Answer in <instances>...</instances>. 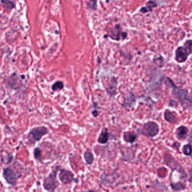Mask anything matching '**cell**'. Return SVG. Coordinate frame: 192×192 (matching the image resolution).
<instances>
[{
  "label": "cell",
  "instance_id": "cell-23",
  "mask_svg": "<svg viewBox=\"0 0 192 192\" xmlns=\"http://www.w3.org/2000/svg\"><path fill=\"white\" fill-rule=\"evenodd\" d=\"M92 114H93V116H94V117H96V116H98V111L97 110L93 111V112H92Z\"/></svg>",
  "mask_w": 192,
  "mask_h": 192
},
{
  "label": "cell",
  "instance_id": "cell-9",
  "mask_svg": "<svg viewBox=\"0 0 192 192\" xmlns=\"http://www.w3.org/2000/svg\"><path fill=\"white\" fill-rule=\"evenodd\" d=\"M174 88V89L172 93L176 98H177L181 101H184L188 99V93L187 90L182 89H178L176 87H175Z\"/></svg>",
  "mask_w": 192,
  "mask_h": 192
},
{
  "label": "cell",
  "instance_id": "cell-4",
  "mask_svg": "<svg viewBox=\"0 0 192 192\" xmlns=\"http://www.w3.org/2000/svg\"><path fill=\"white\" fill-rule=\"evenodd\" d=\"M3 176L7 183L12 186H15L17 184V174L10 167L4 168L3 170Z\"/></svg>",
  "mask_w": 192,
  "mask_h": 192
},
{
  "label": "cell",
  "instance_id": "cell-7",
  "mask_svg": "<svg viewBox=\"0 0 192 192\" xmlns=\"http://www.w3.org/2000/svg\"><path fill=\"white\" fill-rule=\"evenodd\" d=\"M113 40L119 41L124 40L127 37V34L125 32L122 31V28L120 25H116L110 31V33L108 36Z\"/></svg>",
  "mask_w": 192,
  "mask_h": 192
},
{
  "label": "cell",
  "instance_id": "cell-17",
  "mask_svg": "<svg viewBox=\"0 0 192 192\" xmlns=\"http://www.w3.org/2000/svg\"><path fill=\"white\" fill-rule=\"evenodd\" d=\"M84 157L86 163L88 165H91L93 164V161L94 160V156L92 153L91 152L89 151H87L84 154Z\"/></svg>",
  "mask_w": 192,
  "mask_h": 192
},
{
  "label": "cell",
  "instance_id": "cell-16",
  "mask_svg": "<svg viewBox=\"0 0 192 192\" xmlns=\"http://www.w3.org/2000/svg\"><path fill=\"white\" fill-rule=\"evenodd\" d=\"M1 2L5 9L12 10L15 7V3L12 0H1Z\"/></svg>",
  "mask_w": 192,
  "mask_h": 192
},
{
  "label": "cell",
  "instance_id": "cell-18",
  "mask_svg": "<svg viewBox=\"0 0 192 192\" xmlns=\"http://www.w3.org/2000/svg\"><path fill=\"white\" fill-rule=\"evenodd\" d=\"M34 158L37 160L41 162H42V150L40 149V148L37 147L36 148L33 152Z\"/></svg>",
  "mask_w": 192,
  "mask_h": 192
},
{
  "label": "cell",
  "instance_id": "cell-6",
  "mask_svg": "<svg viewBox=\"0 0 192 192\" xmlns=\"http://www.w3.org/2000/svg\"><path fill=\"white\" fill-rule=\"evenodd\" d=\"M59 178L61 182L64 184H69L73 181L74 180V175L73 173L66 169H61L59 174Z\"/></svg>",
  "mask_w": 192,
  "mask_h": 192
},
{
  "label": "cell",
  "instance_id": "cell-25",
  "mask_svg": "<svg viewBox=\"0 0 192 192\" xmlns=\"http://www.w3.org/2000/svg\"><path fill=\"white\" fill-rule=\"evenodd\" d=\"M87 192H96L94 190H88Z\"/></svg>",
  "mask_w": 192,
  "mask_h": 192
},
{
  "label": "cell",
  "instance_id": "cell-21",
  "mask_svg": "<svg viewBox=\"0 0 192 192\" xmlns=\"http://www.w3.org/2000/svg\"><path fill=\"white\" fill-rule=\"evenodd\" d=\"M184 48H185L188 55L192 54V40H188L184 43Z\"/></svg>",
  "mask_w": 192,
  "mask_h": 192
},
{
  "label": "cell",
  "instance_id": "cell-20",
  "mask_svg": "<svg viewBox=\"0 0 192 192\" xmlns=\"http://www.w3.org/2000/svg\"><path fill=\"white\" fill-rule=\"evenodd\" d=\"M64 87V84L61 81H57L52 85V89L53 91L61 90Z\"/></svg>",
  "mask_w": 192,
  "mask_h": 192
},
{
  "label": "cell",
  "instance_id": "cell-24",
  "mask_svg": "<svg viewBox=\"0 0 192 192\" xmlns=\"http://www.w3.org/2000/svg\"><path fill=\"white\" fill-rule=\"evenodd\" d=\"M190 139L191 140V142H192V130L190 133Z\"/></svg>",
  "mask_w": 192,
  "mask_h": 192
},
{
  "label": "cell",
  "instance_id": "cell-5",
  "mask_svg": "<svg viewBox=\"0 0 192 192\" xmlns=\"http://www.w3.org/2000/svg\"><path fill=\"white\" fill-rule=\"evenodd\" d=\"M49 133V130L46 127H38L33 128L30 134L33 136L36 141H40L43 137L47 134Z\"/></svg>",
  "mask_w": 192,
  "mask_h": 192
},
{
  "label": "cell",
  "instance_id": "cell-10",
  "mask_svg": "<svg viewBox=\"0 0 192 192\" xmlns=\"http://www.w3.org/2000/svg\"><path fill=\"white\" fill-rule=\"evenodd\" d=\"M164 117L167 122H169L170 123H171V124H175L177 120H178L176 115H175V113L169 110H166L165 111Z\"/></svg>",
  "mask_w": 192,
  "mask_h": 192
},
{
  "label": "cell",
  "instance_id": "cell-1",
  "mask_svg": "<svg viewBox=\"0 0 192 192\" xmlns=\"http://www.w3.org/2000/svg\"><path fill=\"white\" fill-rule=\"evenodd\" d=\"M60 169V166H56L53 168L48 176L44 179L43 186L46 190L50 192H55L57 187L59 186L60 183L57 179V175L59 170Z\"/></svg>",
  "mask_w": 192,
  "mask_h": 192
},
{
  "label": "cell",
  "instance_id": "cell-13",
  "mask_svg": "<svg viewBox=\"0 0 192 192\" xmlns=\"http://www.w3.org/2000/svg\"><path fill=\"white\" fill-rule=\"evenodd\" d=\"M137 137V136L136 134L130 131L125 132L123 135V139L124 141L129 143H133L136 141Z\"/></svg>",
  "mask_w": 192,
  "mask_h": 192
},
{
  "label": "cell",
  "instance_id": "cell-22",
  "mask_svg": "<svg viewBox=\"0 0 192 192\" xmlns=\"http://www.w3.org/2000/svg\"><path fill=\"white\" fill-rule=\"evenodd\" d=\"M189 175H190V177H189V181L190 183H192V168L189 171Z\"/></svg>",
  "mask_w": 192,
  "mask_h": 192
},
{
  "label": "cell",
  "instance_id": "cell-12",
  "mask_svg": "<svg viewBox=\"0 0 192 192\" xmlns=\"http://www.w3.org/2000/svg\"><path fill=\"white\" fill-rule=\"evenodd\" d=\"M188 132V129L186 127L181 126L176 129V134L179 139L183 140L186 138V134Z\"/></svg>",
  "mask_w": 192,
  "mask_h": 192
},
{
  "label": "cell",
  "instance_id": "cell-15",
  "mask_svg": "<svg viewBox=\"0 0 192 192\" xmlns=\"http://www.w3.org/2000/svg\"><path fill=\"white\" fill-rule=\"evenodd\" d=\"M170 186L172 189L175 190L176 191H180L185 188L186 184L185 183H183L181 181L178 182H170Z\"/></svg>",
  "mask_w": 192,
  "mask_h": 192
},
{
  "label": "cell",
  "instance_id": "cell-2",
  "mask_svg": "<svg viewBox=\"0 0 192 192\" xmlns=\"http://www.w3.org/2000/svg\"><path fill=\"white\" fill-rule=\"evenodd\" d=\"M164 160L165 164L167 166L169 167L172 170V171L175 170L183 175L187 176L184 169L178 163L171 155L169 153H166L164 155Z\"/></svg>",
  "mask_w": 192,
  "mask_h": 192
},
{
  "label": "cell",
  "instance_id": "cell-14",
  "mask_svg": "<svg viewBox=\"0 0 192 192\" xmlns=\"http://www.w3.org/2000/svg\"><path fill=\"white\" fill-rule=\"evenodd\" d=\"M157 6V3L153 1H149L146 3V6L143 7L141 9V12L142 13H146L147 12H152V9Z\"/></svg>",
  "mask_w": 192,
  "mask_h": 192
},
{
  "label": "cell",
  "instance_id": "cell-19",
  "mask_svg": "<svg viewBox=\"0 0 192 192\" xmlns=\"http://www.w3.org/2000/svg\"><path fill=\"white\" fill-rule=\"evenodd\" d=\"M183 152L184 155L187 156L192 155V146L191 144H187L184 146L183 148Z\"/></svg>",
  "mask_w": 192,
  "mask_h": 192
},
{
  "label": "cell",
  "instance_id": "cell-8",
  "mask_svg": "<svg viewBox=\"0 0 192 192\" xmlns=\"http://www.w3.org/2000/svg\"><path fill=\"white\" fill-rule=\"evenodd\" d=\"M189 55L184 47H179L175 51V60L179 63L185 62Z\"/></svg>",
  "mask_w": 192,
  "mask_h": 192
},
{
  "label": "cell",
  "instance_id": "cell-3",
  "mask_svg": "<svg viewBox=\"0 0 192 192\" xmlns=\"http://www.w3.org/2000/svg\"><path fill=\"white\" fill-rule=\"evenodd\" d=\"M159 132V126L158 125L153 122H147L144 124L142 133L144 136L153 138L157 136Z\"/></svg>",
  "mask_w": 192,
  "mask_h": 192
},
{
  "label": "cell",
  "instance_id": "cell-11",
  "mask_svg": "<svg viewBox=\"0 0 192 192\" xmlns=\"http://www.w3.org/2000/svg\"><path fill=\"white\" fill-rule=\"evenodd\" d=\"M108 139H109V133L108 129L107 128H104L99 134L98 142L101 144H105L108 142Z\"/></svg>",
  "mask_w": 192,
  "mask_h": 192
}]
</instances>
